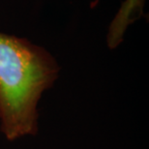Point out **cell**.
I'll return each mask as SVG.
<instances>
[{
	"label": "cell",
	"instance_id": "6da1fadb",
	"mask_svg": "<svg viewBox=\"0 0 149 149\" xmlns=\"http://www.w3.org/2000/svg\"><path fill=\"white\" fill-rule=\"evenodd\" d=\"M59 69L43 47L0 33V119L9 141L36 135L38 102L57 79Z\"/></svg>",
	"mask_w": 149,
	"mask_h": 149
},
{
	"label": "cell",
	"instance_id": "7a4b0ae2",
	"mask_svg": "<svg viewBox=\"0 0 149 149\" xmlns=\"http://www.w3.org/2000/svg\"><path fill=\"white\" fill-rule=\"evenodd\" d=\"M145 0H125L116 16L111 22V26L118 32H125L127 28L143 15Z\"/></svg>",
	"mask_w": 149,
	"mask_h": 149
}]
</instances>
